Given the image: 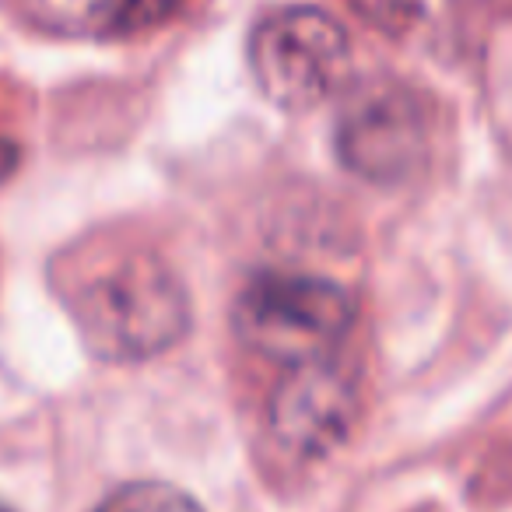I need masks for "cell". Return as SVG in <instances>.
<instances>
[{"instance_id":"obj_4","label":"cell","mask_w":512,"mask_h":512,"mask_svg":"<svg viewBox=\"0 0 512 512\" xmlns=\"http://www.w3.org/2000/svg\"><path fill=\"white\" fill-rule=\"evenodd\" d=\"M334 141L355 176L379 186L407 183L432 155V109L400 81H369L344 102Z\"/></svg>"},{"instance_id":"obj_6","label":"cell","mask_w":512,"mask_h":512,"mask_svg":"<svg viewBox=\"0 0 512 512\" xmlns=\"http://www.w3.org/2000/svg\"><path fill=\"white\" fill-rule=\"evenodd\" d=\"M32 22L60 36H137L172 22L190 0H25Z\"/></svg>"},{"instance_id":"obj_3","label":"cell","mask_w":512,"mask_h":512,"mask_svg":"<svg viewBox=\"0 0 512 512\" xmlns=\"http://www.w3.org/2000/svg\"><path fill=\"white\" fill-rule=\"evenodd\" d=\"M249 71L274 106L316 109L348 81L351 39L323 8H281L249 36Z\"/></svg>"},{"instance_id":"obj_9","label":"cell","mask_w":512,"mask_h":512,"mask_svg":"<svg viewBox=\"0 0 512 512\" xmlns=\"http://www.w3.org/2000/svg\"><path fill=\"white\" fill-rule=\"evenodd\" d=\"M0 512H11V509H4V505H0Z\"/></svg>"},{"instance_id":"obj_5","label":"cell","mask_w":512,"mask_h":512,"mask_svg":"<svg viewBox=\"0 0 512 512\" xmlns=\"http://www.w3.org/2000/svg\"><path fill=\"white\" fill-rule=\"evenodd\" d=\"M362 411L358 369L344 355L316 358L292 369L267 400V428L281 453L295 460H320L351 435Z\"/></svg>"},{"instance_id":"obj_2","label":"cell","mask_w":512,"mask_h":512,"mask_svg":"<svg viewBox=\"0 0 512 512\" xmlns=\"http://www.w3.org/2000/svg\"><path fill=\"white\" fill-rule=\"evenodd\" d=\"M355 320V295L316 274H256L232 306L239 344L278 369L341 355Z\"/></svg>"},{"instance_id":"obj_1","label":"cell","mask_w":512,"mask_h":512,"mask_svg":"<svg viewBox=\"0 0 512 512\" xmlns=\"http://www.w3.org/2000/svg\"><path fill=\"white\" fill-rule=\"evenodd\" d=\"M57 292L102 362H148L190 330V295L165 256L137 242H85L57 260Z\"/></svg>"},{"instance_id":"obj_7","label":"cell","mask_w":512,"mask_h":512,"mask_svg":"<svg viewBox=\"0 0 512 512\" xmlns=\"http://www.w3.org/2000/svg\"><path fill=\"white\" fill-rule=\"evenodd\" d=\"M92 512H204L197 498L169 481H130L109 491Z\"/></svg>"},{"instance_id":"obj_8","label":"cell","mask_w":512,"mask_h":512,"mask_svg":"<svg viewBox=\"0 0 512 512\" xmlns=\"http://www.w3.org/2000/svg\"><path fill=\"white\" fill-rule=\"evenodd\" d=\"M15 162H18V148L0 134V176H8V172L15 169Z\"/></svg>"}]
</instances>
